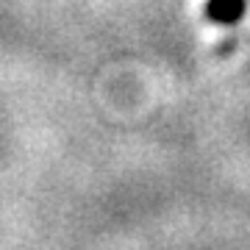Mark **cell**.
<instances>
[{"label": "cell", "instance_id": "1", "mask_svg": "<svg viewBox=\"0 0 250 250\" xmlns=\"http://www.w3.org/2000/svg\"><path fill=\"white\" fill-rule=\"evenodd\" d=\"M248 9V0H208L206 3V17L217 25H233L239 22Z\"/></svg>", "mask_w": 250, "mask_h": 250}]
</instances>
